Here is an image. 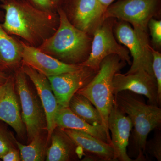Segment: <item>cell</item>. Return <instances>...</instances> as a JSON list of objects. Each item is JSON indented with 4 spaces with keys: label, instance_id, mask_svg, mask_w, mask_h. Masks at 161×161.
Listing matches in <instances>:
<instances>
[{
    "label": "cell",
    "instance_id": "1",
    "mask_svg": "<svg viewBox=\"0 0 161 161\" xmlns=\"http://www.w3.org/2000/svg\"><path fill=\"white\" fill-rule=\"evenodd\" d=\"M0 7L5 12L2 26L8 34L22 38L31 46L38 47L58 29V12L44 11L27 0H6Z\"/></svg>",
    "mask_w": 161,
    "mask_h": 161
},
{
    "label": "cell",
    "instance_id": "2",
    "mask_svg": "<svg viewBox=\"0 0 161 161\" xmlns=\"http://www.w3.org/2000/svg\"><path fill=\"white\" fill-rule=\"evenodd\" d=\"M115 101L132 123V156L135 158V161H145L148 136L153 130L160 127L161 109L158 106L147 104L138 94L129 91L115 94Z\"/></svg>",
    "mask_w": 161,
    "mask_h": 161
},
{
    "label": "cell",
    "instance_id": "3",
    "mask_svg": "<svg viewBox=\"0 0 161 161\" xmlns=\"http://www.w3.org/2000/svg\"><path fill=\"white\" fill-rule=\"evenodd\" d=\"M57 12L60 17L58 29L38 48L64 63H83L89 56L92 36L73 26L60 7Z\"/></svg>",
    "mask_w": 161,
    "mask_h": 161
},
{
    "label": "cell",
    "instance_id": "4",
    "mask_svg": "<svg viewBox=\"0 0 161 161\" xmlns=\"http://www.w3.org/2000/svg\"><path fill=\"white\" fill-rule=\"evenodd\" d=\"M126 64L117 55L108 56L102 61L99 70L95 77L77 92L87 98L98 110L104 127L109 134L108 118L115 102L112 89L113 77Z\"/></svg>",
    "mask_w": 161,
    "mask_h": 161
},
{
    "label": "cell",
    "instance_id": "5",
    "mask_svg": "<svg viewBox=\"0 0 161 161\" xmlns=\"http://www.w3.org/2000/svg\"><path fill=\"white\" fill-rule=\"evenodd\" d=\"M161 14V0H118L106 9L105 19L125 21L136 32L149 35V21L159 19Z\"/></svg>",
    "mask_w": 161,
    "mask_h": 161
},
{
    "label": "cell",
    "instance_id": "6",
    "mask_svg": "<svg viewBox=\"0 0 161 161\" xmlns=\"http://www.w3.org/2000/svg\"><path fill=\"white\" fill-rule=\"evenodd\" d=\"M115 19H105L101 26L95 31L92 36V47L88 58L81 65L99 70L102 60L112 55L118 56L129 65L132 64L131 57L128 49L116 40L113 27Z\"/></svg>",
    "mask_w": 161,
    "mask_h": 161
},
{
    "label": "cell",
    "instance_id": "7",
    "mask_svg": "<svg viewBox=\"0 0 161 161\" xmlns=\"http://www.w3.org/2000/svg\"><path fill=\"white\" fill-rule=\"evenodd\" d=\"M15 86L22 108V118L26 127L28 142L46 128L45 112L41 102L31 88L27 76L21 67L16 70Z\"/></svg>",
    "mask_w": 161,
    "mask_h": 161
},
{
    "label": "cell",
    "instance_id": "8",
    "mask_svg": "<svg viewBox=\"0 0 161 161\" xmlns=\"http://www.w3.org/2000/svg\"><path fill=\"white\" fill-rule=\"evenodd\" d=\"M113 31L116 40L126 47L132 58L131 67L126 74L144 70L154 76L150 37L139 34L130 23L121 20H115Z\"/></svg>",
    "mask_w": 161,
    "mask_h": 161
},
{
    "label": "cell",
    "instance_id": "9",
    "mask_svg": "<svg viewBox=\"0 0 161 161\" xmlns=\"http://www.w3.org/2000/svg\"><path fill=\"white\" fill-rule=\"evenodd\" d=\"M60 8L73 26L92 36L105 19L98 0H64Z\"/></svg>",
    "mask_w": 161,
    "mask_h": 161
},
{
    "label": "cell",
    "instance_id": "10",
    "mask_svg": "<svg viewBox=\"0 0 161 161\" xmlns=\"http://www.w3.org/2000/svg\"><path fill=\"white\" fill-rule=\"evenodd\" d=\"M112 89L114 95L121 91H129L146 96L149 104L158 107L161 104L156 80L154 76L144 70L130 74L117 72L113 77Z\"/></svg>",
    "mask_w": 161,
    "mask_h": 161
},
{
    "label": "cell",
    "instance_id": "11",
    "mask_svg": "<svg viewBox=\"0 0 161 161\" xmlns=\"http://www.w3.org/2000/svg\"><path fill=\"white\" fill-rule=\"evenodd\" d=\"M97 72L89 67L82 66L74 71L47 77L59 107L68 108L73 95L86 86Z\"/></svg>",
    "mask_w": 161,
    "mask_h": 161
},
{
    "label": "cell",
    "instance_id": "12",
    "mask_svg": "<svg viewBox=\"0 0 161 161\" xmlns=\"http://www.w3.org/2000/svg\"><path fill=\"white\" fill-rule=\"evenodd\" d=\"M108 127L111 133V145L114 151L115 161H133L127 153L132 130V123L115 101L108 118Z\"/></svg>",
    "mask_w": 161,
    "mask_h": 161
},
{
    "label": "cell",
    "instance_id": "13",
    "mask_svg": "<svg viewBox=\"0 0 161 161\" xmlns=\"http://www.w3.org/2000/svg\"><path fill=\"white\" fill-rule=\"evenodd\" d=\"M21 67L34 85L45 112L47 142L51 139L52 133L57 128L55 119L60 107L53 92L48 78L24 64H22Z\"/></svg>",
    "mask_w": 161,
    "mask_h": 161
},
{
    "label": "cell",
    "instance_id": "14",
    "mask_svg": "<svg viewBox=\"0 0 161 161\" xmlns=\"http://www.w3.org/2000/svg\"><path fill=\"white\" fill-rule=\"evenodd\" d=\"M22 64H24L40 72L47 77L74 71L82 67L81 64L64 63L43 53L38 47L31 46L22 40Z\"/></svg>",
    "mask_w": 161,
    "mask_h": 161
},
{
    "label": "cell",
    "instance_id": "15",
    "mask_svg": "<svg viewBox=\"0 0 161 161\" xmlns=\"http://www.w3.org/2000/svg\"><path fill=\"white\" fill-rule=\"evenodd\" d=\"M15 87L14 76L9 75L0 96V121L9 125L19 136H23L25 128Z\"/></svg>",
    "mask_w": 161,
    "mask_h": 161
},
{
    "label": "cell",
    "instance_id": "16",
    "mask_svg": "<svg viewBox=\"0 0 161 161\" xmlns=\"http://www.w3.org/2000/svg\"><path fill=\"white\" fill-rule=\"evenodd\" d=\"M63 130L75 145L86 153L91 160L115 161L114 150L109 144L82 131Z\"/></svg>",
    "mask_w": 161,
    "mask_h": 161
},
{
    "label": "cell",
    "instance_id": "17",
    "mask_svg": "<svg viewBox=\"0 0 161 161\" xmlns=\"http://www.w3.org/2000/svg\"><path fill=\"white\" fill-rule=\"evenodd\" d=\"M55 123L56 126L58 128L86 132L111 145L110 134L103 126H95L90 125L75 115L69 108H59L56 115Z\"/></svg>",
    "mask_w": 161,
    "mask_h": 161
},
{
    "label": "cell",
    "instance_id": "18",
    "mask_svg": "<svg viewBox=\"0 0 161 161\" xmlns=\"http://www.w3.org/2000/svg\"><path fill=\"white\" fill-rule=\"evenodd\" d=\"M21 40L13 37L0 23V70L6 73L15 70L22 64Z\"/></svg>",
    "mask_w": 161,
    "mask_h": 161
},
{
    "label": "cell",
    "instance_id": "19",
    "mask_svg": "<svg viewBox=\"0 0 161 161\" xmlns=\"http://www.w3.org/2000/svg\"><path fill=\"white\" fill-rule=\"evenodd\" d=\"M51 139V144L47 149L46 161H69L78 157V147L63 129L57 127L52 133Z\"/></svg>",
    "mask_w": 161,
    "mask_h": 161
},
{
    "label": "cell",
    "instance_id": "20",
    "mask_svg": "<svg viewBox=\"0 0 161 161\" xmlns=\"http://www.w3.org/2000/svg\"><path fill=\"white\" fill-rule=\"evenodd\" d=\"M68 108L75 115L90 125L95 126H103L98 110L87 98L78 92L71 98Z\"/></svg>",
    "mask_w": 161,
    "mask_h": 161
},
{
    "label": "cell",
    "instance_id": "21",
    "mask_svg": "<svg viewBox=\"0 0 161 161\" xmlns=\"http://www.w3.org/2000/svg\"><path fill=\"white\" fill-rule=\"evenodd\" d=\"M22 161H43L46 156L47 142L44 140L41 133L36 135L29 145H24L16 141Z\"/></svg>",
    "mask_w": 161,
    "mask_h": 161
},
{
    "label": "cell",
    "instance_id": "22",
    "mask_svg": "<svg viewBox=\"0 0 161 161\" xmlns=\"http://www.w3.org/2000/svg\"><path fill=\"white\" fill-rule=\"evenodd\" d=\"M151 40L150 44L153 49L160 51L161 49V20L152 18L148 25Z\"/></svg>",
    "mask_w": 161,
    "mask_h": 161
},
{
    "label": "cell",
    "instance_id": "23",
    "mask_svg": "<svg viewBox=\"0 0 161 161\" xmlns=\"http://www.w3.org/2000/svg\"><path fill=\"white\" fill-rule=\"evenodd\" d=\"M16 141L9 130L0 123V159L10 149L15 148Z\"/></svg>",
    "mask_w": 161,
    "mask_h": 161
},
{
    "label": "cell",
    "instance_id": "24",
    "mask_svg": "<svg viewBox=\"0 0 161 161\" xmlns=\"http://www.w3.org/2000/svg\"><path fill=\"white\" fill-rule=\"evenodd\" d=\"M150 49L153 57V71L157 83L159 98L161 100V54L151 46Z\"/></svg>",
    "mask_w": 161,
    "mask_h": 161
},
{
    "label": "cell",
    "instance_id": "25",
    "mask_svg": "<svg viewBox=\"0 0 161 161\" xmlns=\"http://www.w3.org/2000/svg\"><path fill=\"white\" fill-rule=\"evenodd\" d=\"M146 153H149L152 157L158 161H161V135L159 131L156 132L154 137L147 142Z\"/></svg>",
    "mask_w": 161,
    "mask_h": 161
},
{
    "label": "cell",
    "instance_id": "26",
    "mask_svg": "<svg viewBox=\"0 0 161 161\" xmlns=\"http://www.w3.org/2000/svg\"><path fill=\"white\" fill-rule=\"evenodd\" d=\"M36 8L44 11L57 12L52 0H27Z\"/></svg>",
    "mask_w": 161,
    "mask_h": 161
},
{
    "label": "cell",
    "instance_id": "27",
    "mask_svg": "<svg viewBox=\"0 0 161 161\" xmlns=\"http://www.w3.org/2000/svg\"><path fill=\"white\" fill-rule=\"evenodd\" d=\"M1 159L3 161H21L19 151L15 148H12L6 153Z\"/></svg>",
    "mask_w": 161,
    "mask_h": 161
},
{
    "label": "cell",
    "instance_id": "28",
    "mask_svg": "<svg viewBox=\"0 0 161 161\" xmlns=\"http://www.w3.org/2000/svg\"><path fill=\"white\" fill-rule=\"evenodd\" d=\"M9 76L5 72L0 70V85L4 84L7 81Z\"/></svg>",
    "mask_w": 161,
    "mask_h": 161
},
{
    "label": "cell",
    "instance_id": "29",
    "mask_svg": "<svg viewBox=\"0 0 161 161\" xmlns=\"http://www.w3.org/2000/svg\"><path fill=\"white\" fill-rule=\"evenodd\" d=\"M102 6L106 9L110 5L118 0H98Z\"/></svg>",
    "mask_w": 161,
    "mask_h": 161
},
{
    "label": "cell",
    "instance_id": "30",
    "mask_svg": "<svg viewBox=\"0 0 161 161\" xmlns=\"http://www.w3.org/2000/svg\"><path fill=\"white\" fill-rule=\"evenodd\" d=\"M52 1L57 10L58 8L61 7L62 6L64 0H52Z\"/></svg>",
    "mask_w": 161,
    "mask_h": 161
},
{
    "label": "cell",
    "instance_id": "31",
    "mask_svg": "<svg viewBox=\"0 0 161 161\" xmlns=\"http://www.w3.org/2000/svg\"><path fill=\"white\" fill-rule=\"evenodd\" d=\"M2 85H0V96L2 95V93H3V90L4 88V84Z\"/></svg>",
    "mask_w": 161,
    "mask_h": 161
},
{
    "label": "cell",
    "instance_id": "32",
    "mask_svg": "<svg viewBox=\"0 0 161 161\" xmlns=\"http://www.w3.org/2000/svg\"><path fill=\"white\" fill-rule=\"evenodd\" d=\"M6 1V0H0V2H2V3H3V2H4V1Z\"/></svg>",
    "mask_w": 161,
    "mask_h": 161
}]
</instances>
